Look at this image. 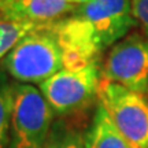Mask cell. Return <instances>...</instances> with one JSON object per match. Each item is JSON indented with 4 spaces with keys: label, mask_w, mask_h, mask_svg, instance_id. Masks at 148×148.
Wrapping results in <instances>:
<instances>
[{
    "label": "cell",
    "mask_w": 148,
    "mask_h": 148,
    "mask_svg": "<svg viewBox=\"0 0 148 148\" xmlns=\"http://www.w3.org/2000/svg\"><path fill=\"white\" fill-rule=\"evenodd\" d=\"M137 22L132 0H88L52 23L63 51V69L97 63L103 51L122 40Z\"/></svg>",
    "instance_id": "6da1fadb"
},
{
    "label": "cell",
    "mask_w": 148,
    "mask_h": 148,
    "mask_svg": "<svg viewBox=\"0 0 148 148\" xmlns=\"http://www.w3.org/2000/svg\"><path fill=\"white\" fill-rule=\"evenodd\" d=\"M4 67L21 84L38 85L63 69V51L52 25L25 34L4 58Z\"/></svg>",
    "instance_id": "7a4b0ae2"
},
{
    "label": "cell",
    "mask_w": 148,
    "mask_h": 148,
    "mask_svg": "<svg viewBox=\"0 0 148 148\" xmlns=\"http://www.w3.org/2000/svg\"><path fill=\"white\" fill-rule=\"evenodd\" d=\"M53 115L38 88L30 84H15L7 148H44L53 123Z\"/></svg>",
    "instance_id": "3957f363"
},
{
    "label": "cell",
    "mask_w": 148,
    "mask_h": 148,
    "mask_svg": "<svg viewBox=\"0 0 148 148\" xmlns=\"http://www.w3.org/2000/svg\"><path fill=\"white\" fill-rule=\"evenodd\" d=\"M100 70L97 63L79 69H62L38 85L53 114L67 116L85 110L99 96Z\"/></svg>",
    "instance_id": "277c9868"
},
{
    "label": "cell",
    "mask_w": 148,
    "mask_h": 148,
    "mask_svg": "<svg viewBox=\"0 0 148 148\" xmlns=\"http://www.w3.org/2000/svg\"><path fill=\"white\" fill-rule=\"evenodd\" d=\"M97 97L133 148H148V96L103 79Z\"/></svg>",
    "instance_id": "5b68a950"
},
{
    "label": "cell",
    "mask_w": 148,
    "mask_h": 148,
    "mask_svg": "<svg viewBox=\"0 0 148 148\" xmlns=\"http://www.w3.org/2000/svg\"><path fill=\"white\" fill-rule=\"evenodd\" d=\"M103 79L127 89L148 92V37L132 33L114 44L101 70Z\"/></svg>",
    "instance_id": "8992f818"
},
{
    "label": "cell",
    "mask_w": 148,
    "mask_h": 148,
    "mask_svg": "<svg viewBox=\"0 0 148 148\" xmlns=\"http://www.w3.org/2000/svg\"><path fill=\"white\" fill-rule=\"evenodd\" d=\"M77 5L67 0H11L4 16L47 26L70 15Z\"/></svg>",
    "instance_id": "52a82bcc"
},
{
    "label": "cell",
    "mask_w": 148,
    "mask_h": 148,
    "mask_svg": "<svg viewBox=\"0 0 148 148\" xmlns=\"http://www.w3.org/2000/svg\"><path fill=\"white\" fill-rule=\"evenodd\" d=\"M85 148H133L132 144L118 130L100 101L85 134Z\"/></svg>",
    "instance_id": "ba28073f"
},
{
    "label": "cell",
    "mask_w": 148,
    "mask_h": 148,
    "mask_svg": "<svg viewBox=\"0 0 148 148\" xmlns=\"http://www.w3.org/2000/svg\"><path fill=\"white\" fill-rule=\"evenodd\" d=\"M15 84L0 71V148H7L10 138L11 116L14 110Z\"/></svg>",
    "instance_id": "9c48e42d"
},
{
    "label": "cell",
    "mask_w": 148,
    "mask_h": 148,
    "mask_svg": "<svg viewBox=\"0 0 148 148\" xmlns=\"http://www.w3.org/2000/svg\"><path fill=\"white\" fill-rule=\"evenodd\" d=\"M32 22L18 21L8 16L0 15V59L5 58L22 37L36 29Z\"/></svg>",
    "instance_id": "30bf717a"
},
{
    "label": "cell",
    "mask_w": 148,
    "mask_h": 148,
    "mask_svg": "<svg viewBox=\"0 0 148 148\" xmlns=\"http://www.w3.org/2000/svg\"><path fill=\"white\" fill-rule=\"evenodd\" d=\"M44 148H85V136L63 121H53Z\"/></svg>",
    "instance_id": "8fae6325"
},
{
    "label": "cell",
    "mask_w": 148,
    "mask_h": 148,
    "mask_svg": "<svg viewBox=\"0 0 148 148\" xmlns=\"http://www.w3.org/2000/svg\"><path fill=\"white\" fill-rule=\"evenodd\" d=\"M132 10L136 22L148 37V0H132Z\"/></svg>",
    "instance_id": "7c38bea8"
},
{
    "label": "cell",
    "mask_w": 148,
    "mask_h": 148,
    "mask_svg": "<svg viewBox=\"0 0 148 148\" xmlns=\"http://www.w3.org/2000/svg\"><path fill=\"white\" fill-rule=\"evenodd\" d=\"M11 0H0V15H4L8 5H10Z\"/></svg>",
    "instance_id": "4fadbf2b"
},
{
    "label": "cell",
    "mask_w": 148,
    "mask_h": 148,
    "mask_svg": "<svg viewBox=\"0 0 148 148\" xmlns=\"http://www.w3.org/2000/svg\"><path fill=\"white\" fill-rule=\"evenodd\" d=\"M70 3H73V4H82L85 1H88V0H67Z\"/></svg>",
    "instance_id": "5bb4252c"
}]
</instances>
